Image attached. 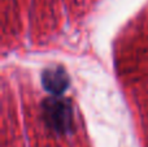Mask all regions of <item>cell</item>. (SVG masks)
<instances>
[{"mask_svg":"<svg viewBox=\"0 0 148 147\" xmlns=\"http://www.w3.org/2000/svg\"><path fill=\"white\" fill-rule=\"evenodd\" d=\"M42 119L46 126L57 135H68L74 132L72 102L62 95H51L42 102Z\"/></svg>","mask_w":148,"mask_h":147,"instance_id":"1","label":"cell"},{"mask_svg":"<svg viewBox=\"0 0 148 147\" xmlns=\"http://www.w3.org/2000/svg\"><path fill=\"white\" fill-rule=\"evenodd\" d=\"M42 86L43 89L53 96H60L69 89L70 77L64 67L55 65L49 67L42 72Z\"/></svg>","mask_w":148,"mask_h":147,"instance_id":"2","label":"cell"}]
</instances>
